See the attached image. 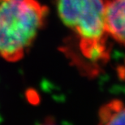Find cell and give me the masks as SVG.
Instances as JSON below:
<instances>
[{
    "label": "cell",
    "instance_id": "cell-3",
    "mask_svg": "<svg viewBox=\"0 0 125 125\" xmlns=\"http://www.w3.org/2000/svg\"><path fill=\"white\" fill-rule=\"evenodd\" d=\"M105 27L108 36L125 46V0H107Z\"/></svg>",
    "mask_w": 125,
    "mask_h": 125
},
{
    "label": "cell",
    "instance_id": "cell-1",
    "mask_svg": "<svg viewBox=\"0 0 125 125\" xmlns=\"http://www.w3.org/2000/svg\"><path fill=\"white\" fill-rule=\"evenodd\" d=\"M48 8L37 0H0V58L21 59L46 21Z\"/></svg>",
    "mask_w": 125,
    "mask_h": 125
},
{
    "label": "cell",
    "instance_id": "cell-2",
    "mask_svg": "<svg viewBox=\"0 0 125 125\" xmlns=\"http://www.w3.org/2000/svg\"><path fill=\"white\" fill-rule=\"evenodd\" d=\"M107 0H57L59 16L79 40L81 53L94 63L109 59L108 34L105 27Z\"/></svg>",
    "mask_w": 125,
    "mask_h": 125
},
{
    "label": "cell",
    "instance_id": "cell-4",
    "mask_svg": "<svg viewBox=\"0 0 125 125\" xmlns=\"http://www.w3.org/2000/svg\"><path fill=\"white\" fill-rule=\"evenodd\" d=\"M101 124H125V105L119 100H112L99 110Z\"/></svg>",
    "mask_w": 125,
    "mask_h": 125
}]
</instances>
